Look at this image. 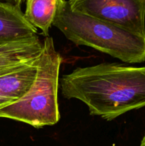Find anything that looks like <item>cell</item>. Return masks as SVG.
I'll list each match as a JSON object with an SVG mask.
<instances>
[{"label":"cell","mask_w":145,"mask_h":146,"mask_svg":"<svg viewBox=\"0 0 145 146\" xmlns=\"http://www.w3.org/2000/svg\"><path fill=\"white\" fill-rule=\"evenodd\" d=\"M61 92L88 106L90 114L112 121L145 107V66L102 63L63 76Z\"/></svg>","instance_id":"cell-1"},{"label":"cell","mask_w":145,"mask_h":146,"mask_svg":"<svg viewBox=\"0 0 145 146\" xmlns=\"http://www.w3.org/2000/svg\"><path fill=\"white\" fill-rule=\"evenodd\" d=\"M53 26L77 46H85L128 64L145 61V36L72 11L63 0Z\"/></svg>","instance_id":"cell-2"},{"label":"cell","mask_w":145,"mask_h":146,"mask_svg":"<svg viewBox=\"0 0 145 146\" xmlns=\"http://www.w3.org/2000/svg\"><path fill=\"white\" fill-rule=\"evenodd\" d=\"M62 61L52 37H45L31 88L19 100L1 108L0 118L25 123L36 128L56 124L61 118L58 91Z\"/></svg>","instance_id":"cell-3"},{"label":"cell","mask_w":145,"mask_h":146,"mask_svg":"<svg viewBox=\"0 0 145 146\" xmlns=\"http://www.w3.org/2000/svg\"><path fill=\"white\" fill-rule=\"evenodd\" d=\"M72 11L145 36V0H68Z\"/></svg>","instance_id":"cell-4"},{"label":"cell","mask_w":145,"mask_h":146,"mask_svg":"<svg viewBox=\"0 0 145 146\" xmlns=\"http://www.w3.org/2000/svg\"><path fill=\"white\" fill-rule=\"evenodd\" d=\"M38 58L0 76V109L19 100L29 91L36 76Z\"/></svg>","instance_id":"cell-5"},{"label":"cell","mask_w":145,"mask_h":146,"mask_svg":"<svg viewBox=\"0 0 145 146\" xmlns=\"http://www.w3.org/2000/svg\"><path fill=\"white\" fill-rule=\"evenodd\" d=\"M38 29L26 18L21 8L0 1V44L32 38Z\"/></svg>","instance_id":"cell-6"},{"label":"cell","mask_w":145,"mask_h":146,"mask_svg":"<svg viewBox=\"0 0 145 146\" xmlns=\"http://www.w3.org/2000/svg\"><path fill=\"white\" fill-rule=\"evenodd\" d=\"M43 42L38 36L0 44V76L7 74L39 56Z\"/></svg>","instance_id":"cell-7"},{"label":"cell","mask_w":145,"mask_h":146,"mask_svg":"<svg viewBox=\"0 0 145 146\" xmlns=\"http://www.w3.org/2000/svg\"><path fill=\"white\" fill-rule=\"evenodd\" d=\"M63 0H26L24 11L26 19L45 37L49 36L55 14Z\"/></svg>","instance_id":"cell-8"},{"label":"cell","mask_w":145,"mask_h":146,"mask_svg":"<svg viewBox=\"0 0 145 146\" xmlns=\"http://www.w3.org/2000/svg\"><path fill=\"white\" fill-rule=\"evenodd\" d=\"M5 1L11 3V4L17 6V7H18L21 8V5H22V4L25 2L26 0H5Z\"/></svg>","instance_id":"cell-9"},{"label":"cell","mask_w":145,"mask_h":146,"mask_svg":"<svg viewBox=\"0 0 145 146\" xmlns=\"http://www.w3.org/2000/svg\"><path fill=\"white\" fill-rule=\"evenodd\" d=\"M139 146H145V134L144 135L143 138H142V141H141V143Z\"/></svg>","instance_id":"cell-10"},{"label":"cell","mask_w":145,"mask_h":146,"mask_svg":"<svg viewBox=\"0 0 145 146\" xmlns=\"http://www.w3.org/2000/svg\"><path fill=\"white\" fill-rule=\"evenodd\" d=\"M0 1H5V0H0Z\"/></svg>","instance_id":"cell-11"}]
</instances>
